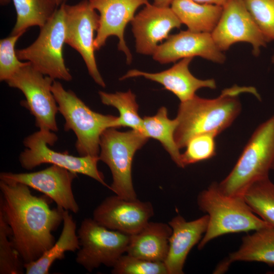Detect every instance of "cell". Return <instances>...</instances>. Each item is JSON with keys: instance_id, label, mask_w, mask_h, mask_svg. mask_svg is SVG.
Listing matches in <instances>:
<instances>
[{"instance_id": "cell-20", "label": "cell", "mask_w": 274, "mask_h": 274, "mask_svg": "<svg viewBox=\"0 0 274 274\" xmlns=\"http://www.w3.org/2000/svg\"><path fill=\"white\" fill-rule=\"evenodd\" d=\"M172 232L168 223L149 222L142 230L130 235L126 253L148 261L164 262Z\"/></svg>"}, {"instance_id": "cell-24", "label": "cell", "mask_w": 274, "mask_h": 274, "mask_svg": "<svg viewBox=\"0 0 274 274\" xmlns=\"http://www.w3.org/2000/svg\"><path fill=\"white\" fill-rule=\"evenodd\" d=\"M144 134L159 141L170 155L173 161L179 167L184 168L181 161V154L175 141L174 133L178 125L176 118H168L165 107H161L152 116L143 118Z\"/></svg>"}, {"instance_id": "cell-4", "label": "cell", "mask_w": 274, "mask_h": 274, "mask_svg": "<svg viewBox=\"0 0 274 274\" xmlns=\"http://www.w3.org/2000/svg\"><path fill=\"white\" fill-rule=\"evenodd\" d=\"M51 90L58 112L64 118V130H72L77 137L75 147L79 156L98 157L100 136L108 128H118V117L92 111L73 91L66 90L59 81H53Z\"/></svg>"}, {"instance_id": "cell-28", "label": "cell", "mask_w": 274, "mask_h": 274, "mask_svg": "<svg viewBox=\"0 0 274 274\" xmlns=\"http://www.w3.org/2000/svg\"><path fill=\"white\" fill-rule=\"evenodd\" d=\"M11 235L10 227L0 213V273L22 274L25 263L13 245Z\"/></svg>"}, {"instance_id": "cell-30", "label": "cell", "mask_w": 274, "mask_h": 274, "mask_svg": "<svg viewBox=\"0 0 274 274\" xmlns=\"http://www.w3.org/2000/svg\"><path fill=\"white\" fill-rule=\"evenodd\" d=\"M112 268L114 274H168L164 262L148 261L128 254L122 255Z\"/></svg>"}, {"instance_id": "cell-3", "label": "cell", "mask_w": 274, "mask_h": 274, "mask_svg": "<svg viewBox=\"0 0 274 274\" xmlns=\"http://www.w3.org/2000/svg\"><path fill=\"white\" fill-rule=\"evenodd\" d=\"M197 203L199 209L209 216L207 230L198 243L199 250L221 235L255 231L270 226L252 211L243 196L223 193L217 182L198 194Z\"/></svg>"}, {"instance_id": "cell-16", "label": "cell", "mask_w": 274, "mask_h": 274, "mask_svg": "<svg viewBox=\"0 0 274 274\" xmlns=\"http://www.w3.org/2000/svg\"><path fill=\"white\" fill-rule=\"evenodd\" d=\"M131 23L136 51L146 55H153L158 43L166 39L172 29L179 28L182 24L170 7H158L149 3L134 16Z\"/></svg>"}, {"instance_id": "cell-1", "label": "cell", "mask_w": 274, "mask_h": 274, "mask_svg": "<svg viewBox=\"0 0 274 274\" xmlns=\"http://www.w3.org/2000/svg\"><path fill=\"white\" fill-rule=\"evenodd\" d=\"M0 213L12 232L11 240L25 264L39 259L55 242L52 232L63 221L64 210L51 209L45 197L23 184L0 181Z\"/></svg>"}, {"instance_id": "cell-21", "label": "cell", "mask_w": 274, "mask_h": 274, "mask_svg": "<svg viewBox=\"0 0 274 274\" xmlns=\"http://www.w3.org/2000/svg\"><path fill=\"white\" fill-rule=\"evenodd\" d=\"M236 261L260 262L274 265V227L268 226L244 236L238 249L229 255L219 269L222 270Z\"/></svg>"}, {"instance_id": "cell-19", "label": "cell", "mask_w": 274, "mask_h": 274, "mask_svg": "<svg viewBox=\"0 0 274 274\" xmlns=\"http://www.w3.org/2000/svg\"><path fill=\"white\" fill-rule=\"evenodd\" d=\"M193 58L181 59L170 68L158 73H148L138 70L128 71L120 78L143 77L162 85L164 88L174 93L181 101H185L192 98L196 91L202 88L215 89L214 79L201 80L194 77L190 72L189 65Z\"/></svg>"}, {"instance_id": "cell-22", "label": "cell", "mask_w": 274, "mask_h": 274, "mask_svg": "<svg viewBox=\"0 0 274 274\" xmlns=\"http://www.w3.org/2000/svg\"><path fill=\"white\" fill-rule=\"evenodd\" d=\"M63 228L59 237L39 259L24 264L26 274H48L53 263L64 258L67 251L75 252L80 248L77 225L68 211L64 210Z\"/></svg>"}, {"instance_id": "cell-27", "label": "cell", "mask_w": 274, "mask_h": 274, "mask_svg": "<svg viewBox=\"0 0 274 274\" xmlns=\"http://www.w3.org/2000/svg\"><path fill=\"white\" fill-rule=\"evenodd\" d=\"M243 196L254 213L274 227V183L269 177L251 184Z\"/></svg>"}, {"instance_id": "cell-15", "label": "cell", "mask_w": 274, "mask_h": 274, "mask_svg": "<svg viewBox=\"0 0 274 274\" xmlns=\"http://www.w3.org/2000/svg\"><path fill=\"white\" fill-rule=\"evenodd\" d=\"M91 6L99 12V26L94 40L96 50L103 47L107 39L114 36L118 38V49L126 57L130 64L132 59L124 39L127 24L132 20L137 9L149 3L148 0H88Z\"/></svg>"}, {"instance_id": "cell-7", "label": "cell", "mask_w": 274, "mask_h": 274, "mask_svg": "<svg viewBox=\"0 0 274 274\" xmlns=\"http://www.w3.org/2000/svg\"><path fill=\"white\" fill-rule=\"evenodd\" d=\"M65 1L46 24L40 28L37 39L30 46L16 50L20 60H26L43 75L55 80L70 81L72 76L63 56L65 43Z\"/></svg>"}, {"instance_id": "cell-12", "label": "cell", "mask_w": 274, "mask_h": 274, "mask_svg": "<svg viewBox=\"0 0 274 274\" xmlns=\"http://www.w3.org/2000/svg\"><path fill=\"white\" fill-rule=\"evenodd\" d=\"M216 26L211 32L213 40L222 51L228 50L238 42L250 44L254 55H259L261 48L268 43L261 32L244 0H227Z\"/></svg>"}, {"instance_id": "cell-9", "label": "cell", "mask_w": 274, "mask_h": 274, "mask_svg": "<svg viewBox=\"0 0 274 274\" xmlns=\"http://www.w3.org/2000/svg\"><path fill=\"white\" fill-rule=\"evenodd\" d=\"M77 234L80 248L76 261L89 272L101 265L113 267L126 252L131 235L108 229L93 218L83 220Z\"/></svg>"}, {"instance_id": "cell-31", "label": "cell", "mask_w": 274, "mask_h": 274, "mask_svg": "<svg viewBox=\"0 0 274 274\" xmlns=\"http://www.w3.org/2000/svg\"><path fill=\"white\" fill-rule=\"evenodd\" d=\"M244 1L267 42L274 41V0Z\"/></svg>"}, {"instance_id": "cell-13", "label": "cell", "mask_w": 274, "mask_h": 274, "mask_svg": "<svg viewBox=\"0 0 274 274\" xmlns=\"http://www.w3.org/2000/svg\"><path fill=\"white\" fill-rule=\"evenodd\" d=\"M77 174L52 164L45 169L34 172H2L0 174V180L23 184L44 193L53 200L57 207L77 213L79 212V206L72 189V183L77 177Z\"/></svg>"}, {"instance_id": "cell-17", "label": "cell", "mask_w": 274, "mask_h": 274, "mask_svg": "<svg viewBox=\"0 0 274 274\" xmlns=\"http://www.w3.org/2000/svg\"><path fill=\"white\" fill-rule=\"evenodd\" d=\"M161 64L175 62L185 58L199 56L217 63H223L226 57L216 45L211 33L182 30L169 35L159 44L152 55Z\"/></svg>"}, {"instance_id": "cell-29", "label": "cell", "mask_w": 274, "mask_h": 274, "mask_svg": "<svg viewBox=\"0 0 274 274\" xmlns=\"http://www.w3.org/2000/svg\"><path fill=\"white\" fill-rule=\"evenodd\" d=\"M216 136L214 134L204 133L191 139L185 147V151L181 154L183 167L214 157L216 153Z\"/></svg>"}, {"instance_id": "cell-26", "label": "cell", "mask_w": 274, "mask_h": 274, "mask_svg": "<svg viewBox=\"0 0 274 274\" xmlns=\"http://www.w3.org/2000/svg\"><path fill=\"white\" fill-rule=\"evenodd\" d=\"M98 94L103 104L113 107L118 110V128L129 127L144 134L143 119L139 115V106L135 100V95L130 90L114 93L99 91Z\"/></svg>"}, {"instance_id": "cell-36", "label": "cell", "mask_w": 274, "mask_h": 274, "mask_svg": "<svg viewBox=\"0 0 274 274\" xmlns=\"http://www.w3.org/2000/svg\"><path fill=\"white\" fill-rule=\"evenodd\" d=\"M272 170H274V163H273V166H272Z\"/></svg>"}, {"instance_id": "cell-35", "label": "cell", "mask_w": 274, "mask_h": 274, "mask_svg": "<svg viewBox=\"0 0 274 274\" xmlns=\"http://www.w3.org/2000/svg\"><path fill=\"white\" fill-rule=\"evenodd\" d=\"M58 6H60L65 1L64 0H53Z\"/></svg>"}, {"instance_id": "cell-8", "label": "cell", "mask_w": 274, "mask_h": 274, "mask_svg": "<svg viewBox=\"0 0 274 274\" xmlns=\"http://www.w3.org/2000/svg\"><path fill=\"white\" fill-rule=\"evenodd\" d=\"M57 140L53 131L40 129L26 137L23 140L26 147L19 157L21 166L31 170L44 163H50L65 168L68 170L88 176L108 187L103 174L97 168L98 157L91 156H74L67 152H59L49 148Z\"/></svg>"}, {"instance_id": "cell-11", "label": "cell", "mask_w": 274, "mask_h": 274, "mask_svg": "<svg viewBox=\"0 0 274 274\" xmlns=\"http://www.w3.org/2000/svg\"><path fill=\"white\" fill-rule=\"evenodd\" d=\"M65 43L76 50L82 56L90 76L98 85L106 84L98 70L94 55V33L99 26V15L88 0L74 5L64 3Z\"/></svg>"}, {"instance_id": "cell-25", "label": "cell", "mask_w": 274, "mask_h": 274, "mask_svg": "<svg viewBox=\"0 0 274 274\" xmlns=\"http://www.w3.org/2000/svg\"><path fill=\"white\" fill-rule=\"evenodd\" d=\"M17 13L11 35L24 33L30 27L44 26L58 9L53 0H13Z\"/></svg>"}, {"instance_id": "cell-33", "label": "cell", "mask_w": 274, "mask_h": 274, "mask_svg": "<svg viewBox=\"0 0 274 274\" xmlns=\"http://www.w3.org/2000/svg\"><path fill=\"white\" fill-rule=\"evenodd\" d=\"M197 3L223 6L227 0H193Z\"/></svg>"}, {"instance_id": "cell-23", "label": "cell", "mask_w": 274, "mask_h": 274, "mask_svg": "<svg viewBox=\"0 0 274 274\" xmlns=\"http://www.w3.org/2000/svg\"><path fill=\"white\" fill-rule=\"evenodd\" d=\"M170 8L188 29L211 33L222 14V6L201 4L193 0H173Z\"/></svg>"}, {"instance_id": "cell-10", "label": "cell", "mask_w": 274, "mask_h": 274, "mask_svg": "<svg viewBox=\"0 0 274 274\" xmlns=\"http://www.w3.org/2000/svg\"><path fill=\"white\" fill-rule=\"evenodd\" d=\"M54 80L34 68L30 63L14 74L6 82L12 88L20 90L26 99L22 105L35 117L40 129L58 130L56 116L57 102L51 90Z\"/></svg>"}, {"instance_id": "cell-18", "label": "cell", "mask_w": 274, "mask_h": 274, "mask_svg": "<svg viewBox=\"0 0 274 274\" xmlns=\"http://www.w3.org/2000/svg\"><path fill=\"white\" fill-rule=\"evenodd\" d=\"M208 222L207 214L190 221L178 215L168 222L172 232L167 255L164 261L168 274L184 273L187 257L191 249L201 241Z\"/></svg>"}, {"instance_id": "cell-2", "label": "cell", "mask_w": 274, "mask_h": 274, "mask_svg": "<svg viewBox=\"0 0 274 274\" xmlns=\"http://www.w3.org/2000/svg\"><path fill=\"white\" fill-rule=\"evenodd\" d=\"M250 93L260 98L253 87L237 85L224 89L221 94L213 99L201 98L195 95L181 102L176 119L178 125L174 133L175 141L179 149L186 147L195 136L212 133L217 136L229 127L241 111L238 96Z\"/></svg>"}, {"instance_id": "cell-32", "label": "cell", "mask_w": 274, "mask_h": 274, "mask_svg": "<svg viewBox=\"0 0 274 274\" xmlns=\"http://www.w3.org/2000/svg\"><path fill=\"white\" fill-rule=\"evenodd\" d=\"M24 33L11 35L0 41V80L6 81L22 67L30 62H23L18 58L15 44Z\"/></svg>"}, {"instance_id": "cell-14", "label": "cell", "mask_w": 274, "mask_h": 274, "mask_svg": "<svg viewBox=\"0 0 274 274\" xmlns=\"http://www.w3.org/2000/svg\"><path fill=\"white\" fill-rule=\"evenodd\" d=\"M153 215L150 202L116 194L106 198L94 209L93 219L108 229L132 235L142 230Z\"/></svg>"}, {"instance_id": "cell-34", "label": "cell", "mask_w": 274, "mask_h": 274, "mask_svg": "<svg viewBox=\"0 0 274 274\" xmlns=\"http://www.w3.org/2000/svg\"><path fill=\"white\" fill-rule=\"evenodd\" d=\"M173 1V0H154L153 4L158 7H170Z\"/></svg>"}, {"instance_id": "cell-5", "label": "cell", "mask_w": 274, "mask_h": 274, "mask_svg": "<svg viewBox=\"0 0 274 274\" xmlns=\"http://www.w3.org/2000/svg\"><path fill=\"white\" fill-rule=\"evenodd\" d=\"M273 163L274 114L255 129L219 188L225 194L243 196L251 184L269 177Z\"/></svg>"}, {"instance_id": "cell-6", "label": "cell", "mask_w": 274, "mask_h": 274, "mask_svg": "<svg viewBox=\"0 0 274 274\" xmlns=\"http://www.w3.org/2000/svg\"><path fill=\"white\" fill-rule=\"evenodd\" d=\"M116 129L108 128L102 133L98 157L111 170L113 181L110 189L123 198L135 199L131 176L133 158L149 138L133 129L121 132Z\"/></svg>"}]
</instances>
